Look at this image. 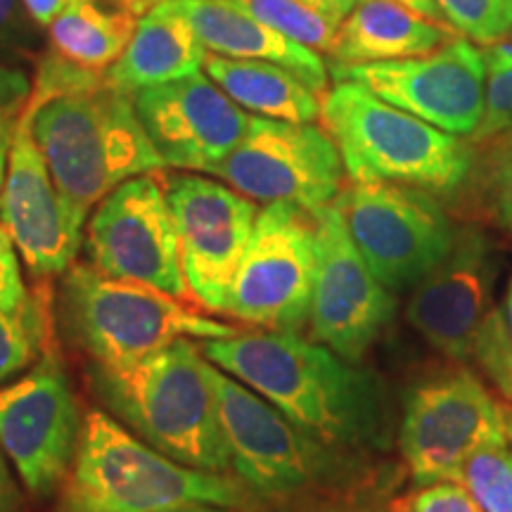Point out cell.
<instances>
[{
    "label": "cell",
    "instance_id": "cell-44",
    "mask_svg": "<svg viewBox=\"0 0 512 512\" xmlns=\"http://www.w3.org/2000/svg\"><path fill=\"white\" fill-rule=\"evenodd\" d=\"M501 313H503V320H505V325H508V332H510V337H512V278H510V283H508V290H505V299H503Z\"/></svg>",
    "mask_w": 512,
    "mask_h": 512
},
{
    "label": "cell",
    "instance_id": "cell-12",
    "mask_svg": "<svg viewBox=\"0 0 512 512\" xmlns=\"http://www.w3.org/2000/svg\"><path fill=\"white\" fill-rule=\"evenodd\" d=\"M344 162L325 128L252 117L245 138L211 171L254 202L316 211L344 188Z\"/></svg>",
    "mask_w": 512,
    "mask_h": 512
},
{
    "label": "cell",
    "instance_id": "cell-16",
    "mask_svg": "<svg viewBox=\"0 0 512 512\" xmlns=\"http://www.w3.org/2000/svg\"><path fill=\"white\" fill-rule=\"evenodd\" d=\"M166 200L188 292L209 311L223 313L259 207L228 183L195 174L166 178Z\"/></svg>",
    "mask_w": 512,
    "mask_h": 512
},
{
    "label": "cell",
    "instance_id": "cell-43",
    "mask_svg": "<svg viewBox=\"0 0 512 512\" xmlns=\"http://www.w3.org/2000/svg\"><path fill=\"white\" fill-rule=\"evenodd\" d=\"M164 512H238V510L223 508V505H211V503H183Z\"/></svg>",
    "mask_w": 512,
    "mask_h": 512
},
{
    "label": "cell",
    "instance_id": "cell-8",
    "mask_svg": "<svg viewBox=\"0 0 512 512\" xmlns=\"http://www.w3.org/2000/svg\"><path fill=\"white\" fill-rule=\"evenodd\" d=\"M508 441L501 399L470 368H444L403 394L396 444L413 484L460 482L479 446Z\"/></svg>",
    "mask_w": 512,
    "mask_h": 512
},
{
    "label": "cell",
    "instance_id": "cell-30",
    "mask_svg": "<svg viewBox=\"0 0 512 512\" xmlns=\"http://www.w3.org/2000/svg\"><path fill=\"white\" fill-rule=\"evenodd\" d=\"M470 361L477 363V368L505 401H512V337L501 309H494L486 316L472 347Z\"/></svg>",
    "mask_w": 512,
    "mask_h": 512
},
{
    "label": "cell",
    "instance_id": "cell-1",
    "mask_svg": "<svg viewBox=\"0 0 512 512\" xmlns=\"http://www.w3.org/2000/svg\"><path fill=\"white\" fill-rule=\"evenodd\" d=\"M204 356L332 446L389 453L399 420L380 373L347 361L299 332L204 339Z\"/></svg>",
    "mask_w": 512,
    "mask_h": 512
},
{
    "label": "cell",
    "instance_id": "cell-38",
    "mask_svg": "<svg viewBox=\"0 0 512 512\" xmlns=\"http://www.w3.org/2000/svg\"><path fill=\"white\" fill-rule=\"evenodd\" d=\"M22 3L38 27L48 29L55 19H60L69 8H74L79 0H22Z\"/></svg>",
    "mask_w": 512,
    "mask_h": 512
},
{
    "label": "cell",
    "instance_id": "cell-31",
    "mask_svg": "<svg viewBox=\"0 0 512 512\" xmlns=\"http://www.w3.org/2000/svg\"><path fill=\"white\" fill-rule=\"evenodd\" d=\"M43 48V29L22 0H0V64L36 62Z\"/></svg>",
    "mask_w": 512,
    "mask_h": 512
},
{
    "label": "cell",
    "instance_id": "cell-23",
    "mask_svg": "<svg viewBox=\"0 0 512 512\" xmlns=\"http://www.w3.org/2000/svg\"><path fill=\"white\" fill-rule=\"evenodd\" d=\"M204 74L230 100L256 117L311 124L320 117V100L309 83L290 69L266 60H235L207 53Z\"/></svg>",
    "mask_w": 512,
    "mask_h": 512
},
{
    "label": "cell",
    "instance_id": "cell-22",
    "mask_svg": "<svg viewBox=\"0 0 512 512\" xmlns=\"http://www.w3.org/2000/svg\"><path fill=\"white\" fill-rule=\"evenodd\" d=\"M458 38L451 24L432 22L394 0H358L337 27L330 57L342 64L420 57Z\"/></svg>",
    "mask_w": 512,
    "mask_h": 512
},
{
    "label": "cell",
    "instance_id": "cell-21",
    "mask_svg": "<svg viewBox=\"0 0 512 512\" xmlns=\"http://www.w3.org/2000/svg\"><path fill=\"white\" fill-rule=\"evenodd\" d=\"M207 48L190 19L174 0H162L140 17L136 34L124 55L112 64L107 81L133 95L140 88L159 86L204 69Z\"/></svg>",
    "mask_w": 512,
    "mask_h": 512
},
{
    "label": "cell",
    "instance_id": "cell-24",
    "mask_svg": "<svg viewBox=\"0 0 512 512\" xmlns=\"http://www.w3.org/2000/svg\"><path fill=\"white\" fill-rule=\"evenodd\" d=\"M140 12L128 0H79L46 29L48 48L93 72H110L136 34Z\"/></svg>",
    "mask_w": 512,
    "mask_h": 512
},
{
    "label": "cell",
    "instance_id": "cell-5",
    "mask_svg": "<svg viewBox=\"0 0 512 512\" xmlns=\"http://www.w3.org/2000/svg\"><path fill=\"white\" fill-rule=\"evenodd\" d=\"M19 117L27 119L57 190L86 214L128 178L164 169L133 95L110 81L24 107Z\"/></svg>",
    "mask_w": 512,
    "mask_h": 512
},
{
    "label": "cell",
    "instance_id": "cell-47",
    "mask_svg": "<svg viewBox=\"0 0 512 512\" xmlns=\"http://www.w3.org/2000/svg\"><path fill=\"white\" fill-rule=\"evenodd\" d=\"M3 230H5V226H3V219H0V233H3Z\"/></svg>",
    "mask_w": 512,
    "mask_h": 512
},
{
    "label": "cell",
    "instance_id": "cell-4",
    "mask_svg": "<svg viewBox=\"0 0 512 512\" xmlns=\"http://www.w3.org/2000/svg\"><path fill=\"white\" fill-rule=\"evenodd\" d=\"M183 503L259 508L238 477L176 463L102 411L83 418L55 512H164Z\"/></svg>",
    "mask_w": 512,
    "mask_h": 512
},
{
    "label": "cell",
    "instance_id": "cell-27",
    "mask_svg": "<svg viewBox=\"0 0 512 512\" xmlns=\"http://www.w3.org/2000/svg\"><path fill=\"white\" fill-rule=\"evenodd\" d=\"M460 484L484 512H512V446H479L463 465Z\"/></svg>",
    "mask_w": 512,
    "mask_h": 512
},
{
    "label": "cell",
    "instance_id": "cell-34",
    "mask_svg": "<svg viewBox=\"0 0 512 512\" xmlns=\"http://www.w3.org/2000/svg\"><path fill=\"white\" fill-rule=\"evenodd\" d=\"M394 494L396 491L389 489L347 491V494L299 498L264 512H389V501Z\"/></svg>",
    "mask_w": 512,
    "mask_h": 512
},
{
    "label": "cell",
    "instance_id": "cell-7",
    "mask_svg": "<svg viewBox=\"0 0 512 512\" xmlns=\"http://www.w3.org/2000/svg\"><path fill=\"white\" fill-rule=\"evenodd\" d=\"M60 323L67 339L105 368H128L178 339L240 335L233 325L197 316L176 297L93 266H72L60 285Z\"/></svg>",
    "mask_w": 512,
    "mask_h": 512
},
{
    "label": "cell",
    "instance_id": "cell-10",
    "mask_svg": "<svg viewBox=\"0 0 512 512\" xmlns=\"http://www.w3.org/2000/svg\"><path fill=\"white\" fill-rule=\"evenodd\" d=\"M316 278V214L292 202L259 211L223 313L254 328L299 332Z\"/></svg>",
    "mask_w": 512,
    "mask_h": 512
},
{
    "label": "cell",
    "instance_id": "cell-13",
    "mask_svg": "<svg viewBox=\"0 0 512 512\" xmlns=\"http://www.w3.org/2000/svg\"><path fill=\"white\" fill-rule=\"evenodd\" d=\"M316 214V278L309 311L316 342L351 363L366 358L396 316V297L384 287L351 240L335 202Z\"/></svg>",
    "mask_w": 512,
    "mask_h": 512
},
{
    "label": "cell",
    "instance_id": "cell-18",
    "mask_svg": "<svg viewBox=\"0 0 512 512\" xmlns=\"http://www.w3.org/2000/svg\"><path fill=\"white\" fill-rule=\"evenodd\" d=\"M86 216L57 190L27 119L19 117L0 188V219L34 278L72 268L83 245Z\"/></svg>",
    "mask_w": 512,
    "mask_h": 512
},
{
    "label": "cell",
    "instance_id": "cell-15",
    "mask_svg": "<svg viewBox=\"0 0 512 512\" xmlns=\"http://www.w3.org/2000/svg\"><path fill=\"white\" fill-rule=\"evenodd\" d=\"M86 249L100 273L157 287L176 299L188 292L166 181L157 171L128 178L98 204Z\"/></svg>",
    "mask_w": 512,
    "mask_h": 512
},
{
    "label": "cell",
    "instance_id": "cell-26",
    "mask_svg": "<svg viewBox=\"0 0 512 512\" xmlns=\"http://www.w3.org/2000/svg\"><path fill=\"white\" fill-rule=\"evenodd\" d=\"M228 3L316 53L330 55L335 46L337 24L320 17L299 0H228Z\"/></svg>",
    "mask_w": 512,
    "mask_h": 512
},
{
    "label": "cell",
    "instance_id": "cell-29",
    "mask_svg": "<svg viewBox=\"0 0 512 512\" xmlns=\"http://www.w3.org/2000/svg\"><path fill=\"white\" fill-rule=\"evenodd\" d=\"M43 342L41 309L31 302L19 313L0 309V382L34 361Z\"/></svg>",
    "mask_w": 512,
    "mask_h": 512
},
{
    "label": "cell",
    "instance_id": "cell-14",
    "mask_svg": "<svg viewBox=\"0 0 512 512\" xmlns=\"http://www.w3.org/2000/svg\"><path fill=\"white\" fill-rule=\"evenodd\" d=\"M335 81H356L389 105L427 124L470 138L484 117L486 60L479 48L453 38L432 53L392 62H332Z\"/></svg>",
    "mask_w": 512,
    "mask_h": 512
},
{
    "label": "cell",
    "instance_id": "cell-46",
    "mask_svg": "<svg viewBox=\"0 0 512 512\" xmlns=\"http://www.w3.org/2000/svg\"><path fill=\"white\" fill-rule=\"evenodd\" d=\"M128 3L136 5V8L145 15V12H150L152 8H155L157 3H162V0H128Z\"/></svg>",
    "mask_w": 512,
    "mask_h": 512
},
{
    "label": "cell",
    "instance_id": "cell-17",
    "mask_svg": "<svg viewBox=\"0 0 512 512\" xmlns=\"http://www.w3.org/2000/svg\"><path fill=\"white\" fill-rule=\"evenodd\" d=\"M133 105L164 166L202 174L238 147L252 119L202 72L140 88Z\"/></svg>",
    "mask_w": 512,
    "mask_h": 512
},
{
    "label": "cell",
    "instance_id": "cell-3",
    "mask_svg": "<svg viewBox=\"0 0 512 512\" xmlns=\"http://www.w3.org/2000/svg\"><path fill=\"white\" fill-rule=\"evenodd\" d=\"M88 382L100 403L159 453L197 470H233L207 361L188 339L128 368L91 363Z\"/></svg>",
    "mask_w": 512,
    "mask_h": 512
},
{
    "label": "cell",
    "instance_id": "cell-37",
    "mask_svg": "<svg viewBox=\"0 0 512 512\" xmlns=\"http://www.w3.org/2000/svg\"><path fill=\"white\" fill-rule=\"evenodd\" d=\"M0 512H27V498L12 477L3 448H0Z\"/></svg>",
    "mask_w": 512,
    "mask_h": 512
},
{
    "label": "cell",
    "instance_id": "cell-25",
    "mask_svg": "<svg viewBox=\"0 0 512 512\" xmlns=\"http://www.w3.org/2000/svg\"><path fill=\"white\" fill-rule=\"evenodd\" d=\"M470 176L460 190L467 192L472 214L494 221L512 233V131L479 143Z\"/></svg>",
    "mask_w": 512,
    "mask_h": 512
},
{
    "label": "cell",
    "instance_id": "cell-2",
    "mask_svg": "<svg viewBox=\"0 0 512 512\" xmlns=\"http://www.w3.org/2000/svg\"><path fill=\"white\" fill-rule=\"evenodd\" d=\"M207 373L219 403L233 472L264 510L311 496L363 489L396 491L408 475L406 465L328 444L226 370L207 363Z\"/></svg>",
    "mask_w": 512,
    "mask_h": 512
},
{
    "label": "cell",
    "instance_id": "cell-20",
    "mask_svg": "<svg viewBox=\"0 0 512 512\" xmlns=\"http://www.w3.org/2000/svg\"><path fill=\"white\" fill-rule=\"evenodd\" d=\"M200 36L207 53L235 60H266L290 69L318 95L328 91L330 69L316 50L235 8L228 0H174Z\"/></svg>",
    "mask_w": 512,
    "mask_h": 512
},
{
    "label": "cell",
    "instance_id": "cell-40",
    "mask_svg": "<svg viewBox=\"0 0 512 512\" xmlns=\"http://www.w3.org/2000/svg\"><path fill=\"white\" fill-rule=\"evenodd\" d=\"M15 124L17 121L0 119V188H3L5 171H8L10 147H12V138H15Z\"/></svg>",
    "mask_w": 512,
    "mask_h": 512
},
{
    "label": "cell",
    "instance_id": "cell-11",
    "mask_svg": "<svg viewBox=\"0 0 512 512\" xmlns=\"http://www.w3.org/2000/svg\"><path fill=\"white\" fill-rule=\"evenodd\" d=\"M81 432L79 401L53 351H43L34 368L0 387V448L36 498L60 491Z\"/></svg>",
    "mask_w": 512,
    "mask_h": 512
},
{
    "label": "cell",
    "instance_id": "cell-42",
    "mask_svg": "<svg viewBox=\"0 0 512 512\" xmlns=\"http://www.w3.org/2000/svg\"><path fill=\"white\" fill-rule=\"evenodd\" d=\"M484 53V60H486V67H491V64H510L512 62V38H503L501 43H494V46H489Z\"/></svg>",
    "mask_w": 512,
    "mask_h": 512
},
{
    "label": "cell",
    "instance_id": "cell-32",
    "mask_svg": "<svg viewBox=\"0 0 512 512\" xmlns=\"http://www.w3.org/2000/svg\"><path fill=\"white\" fill-rule=\"evenodd\" d=\"M389 512H484L465 484L434 482L415 484L406 494L392 496Z\"/></svg>",
    "mask_w": 512,
    "mask_h": 512
},
{
    "label": "cell",
    "instance_id": "cell-6",
    "mask_svg": "<svg viewBox=\"0 0 512 512\" xmlns=\"http://www.w3.org/2000/svg\"><path fill=\"white\" fill-rule=\"evenodd\" d=\"M320 121L354 183H401L456 195L470 176L475 145L389 105L356 81L323 93Z\"/></svg>",
    "mask_w": 512,
    "mask_h": 512
},
{
    "label": "cell",
    "instance_id": "cell-36",
    "mask_svg": "<svg viewBox=\"0 0 512 512\" xmlns=\"http://www.w3.org/2000/svg\"><path fill=\"white\" fill-rule=\"evenodd\" d=\"M34 79L22 67L0 64V119L17 121L31 98Z\"/></svg>",
    "mask_w": 512,
    "mask_h": 512
},
{
    "label": "cell",
    "instance_id": "cell-28",
    "mask_svg": "<svg viewBox=\"0 0 512 512\" xmlns=\"http://www.w3.org/2000/svg\"><path fill=\"white\" fill-rule=\"evenodd\" d=\"M444 19L460 36L489 48L512 31V0H437Z\"/></svg>",
    "mask_w": 512,
    "mask_h": 512
},
{
    "label": "cell",
    "instance_id": "cell-19",
    "mask_svg": "<svg viewBox=\"0 0 512 512\" xmlns=\"http://www.w3.org/2000/svg\"><path fill=\"white\" fill-rule=\"evenodd\" d=\"M496 245L477 226L458 228L451 252L413 287L406 320L434 351L465 363L486 316L494 311Z\"/></svg>",
    "mask_w": 512,
    "mask_h": 512
},
{
    "label": "cell",
    "instance_id": "cell-33",
    "mask_svg": "<svg viewBox=\"0 0 512 512\" xmlns=\"http://www.w3.org/2000/svg\"><path fill=\"white\" fill-rule=\"evenodd\" d=\"M489 74L484 117L477 131L470 136L472 145L486 143V140L512 131V62L491 64Z\"/></svg>",
    "mask_w": 512,
    "mask_h": 512
},
{
    "label": "cell",
    "instance_id": "cell-39",
    "mask_svg": "<svg viewBox=\"0 0 512 512\" xmlns=\"http://www.w3.org/2000/svg\"><path fill=\"white\" fill-rule=\"evenodd\" d=\"M299 3H304L306 8L318 12L320 17H325L328 22L337 24L339 27V24L347 19L349 12L356 8L358 0H299Z\"/></svg>",
    "mask_w": 512,
    "mask_h": 512
},
{
    "label": "cell",
    "instance_id": "cell-41",
    "mask_svg": "<svg viewBox=\"0 0 512 512\" xmlns=\"http://www.w3.org/2000/svg\"><path fill=\"white\" fill-rule=\"evenodd\" d=\"M394 3H401L403 8L418 12V15L432 19V22H441V24H448L444 19V12H441L437 0H394Z\"/></svg>",
    "mask_w": 512,
    "mask_h": 512
},
{
    "label": "cell",
    "instance_id": "cell-35",
    "mask_svg": "<svg viewBox=\"0 0 512 512\" xmlns=\"http://www.w3.org/2000/svg\"><path fill=\"white\" fill-rule=\"evenodd\" d=\"M29 304L27 285L19 271L17 247L8 230L0 233V309L19 313Z\"/></svg>",
    "mask_w": 512,
    "mask_h": 512
},
{
    "label": "cell",
    "instance_id": "cell-9",
    "mask_svg": "<svg viewBox=\"0 0 512 512\" xmlns=\"http://www.w3.org/2000/svg\"><path fill=\"white\" fill-rule=\"evenodd\" d=\"M335 204L370 271L394 292L430 275L458 233L439 197L413 185L351 181Z\"/></svg>",
    "mask_w": 512,
    "mask_h": 512
},
{
    "label": "cell",
    "instance_id": "cell-45",
    "mask_svg": "<svg viewBox=\"0 0 512 512\" xmlns=\"http://www.w3.org/2000/svg\"><path fill=\"white\" fill-rule=\"evenodd\" d=\"M503 403V420H505V432H508V439L512 444V401H505L501 399Z\"/></svg>",
    "mask_w": 512,
    "mask_h": 512
}]
</instances>
